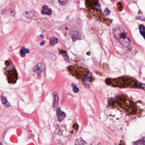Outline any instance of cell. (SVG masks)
Returning a JSON list of instances; mask_svg holds the SVG:
<instances>
[{
	"instance_id": "cell-17",
	"label": "cell",
	"mask_w": 145,
	"mask_h": 145,
	"mask_svg": "<svg viewBox=\"0 0 145 145\" xmlns=\"http://www.w3.org/2000/svg\"><path fill=\"white\" fill-rule=\"evenodd\" d=\"M117 6L118 8V11H121L123 9V5L122 3L120 2L118 3L117 4Z\"/></svg>"
},
{
	"instance_id": "cell-19",
	"label": "cell",
	"mask_w": 145,
	"mask_h": 145,
	"mask_svg": "<svg viewBox=\"0 0 145 145\" xmlns=\"http://www.w3.org/2000/svg\"><path fill=\"white\" fill-rule=\"evenodd\" d=\"M73 89H74L73 90H74V92H78V91H79V90H78V88H76V87H74Z\"/></svg>"
},
{
	"instance_id": "cell-20",
	"label": "cell",
	"mask_w": 145,
	"mask_h": 145,
	"mask_svg": "<svg viewBox=\"0 0 145 145\" xmlns=\"http://www.w3.org/2000/svg\"><path fill=\"white\" fill-rule=\"evenodd\" d=\"M44 43H45L44 41H43V42H41V44H40V45H41V46H43V45L44 44Z\"/></svg>"
},
{
	"instance_id": "cell-2",
	"label": "cell",
	"mask_w": 145,
	"mask_h": 145,
	"mask_svg": "<svg viewBox=\"0 0 145 145\" xmlns=\"http://www.w3.org/2000/svg\"><path fill=\"white\" fill-rule=\"evenodd\" d=\"M105 82L107 85L119 88H143L142 84L135 79L129 76H123L115 79L108 78L105 79Z\"/></svg>"
},
{
	"instance_id": "cell-9",
	"label": "cell",
	"mask_w": 145,
	"mask_h": 145,
	"mask_svg": "<svg viewBox=\"0 0 145 145\" xmlns=\"http://www.w3.org/2000/svg\"><path fill=\"white\" fill-rule=\"evenodd\" d=\"M58 101H59V98L58 97V95L56 92H54V102L53 104V107L54 109L57 110L58 108Z\"/></svg>"
},
{
	"instance_id": "cell-22",
	"label": "cell",
	"mask_w": 145,
	"mask_h": 145,
	"mask_svg": "<svg viewBox=\"0 0 145 145\" xmlns=\"http://www.w3.org/2000/svg\"><path fill=\"white\" fill-rule=\"evenodd\" d=\"M123 145V144H122V143H120V145Z\"/></svg>"
},
{
	"instance_id": "cell-10",
	"label": "cell",
	"mask_w": 145,
	"mask_h": 145,
	"mask_svg": "<svg viewBox=\"0 0 145 145\" xmlns=\"http://www.w3.org/2000/svg\"><path fill=\"white\" fill-rule=\"evenodd\" d=\"M52 10L49 8L46 5H44L42 7V10L41 11V13L43 14H47L48 15H50L52 14Z\"/></svg>"
},
{
	"instance_id": "cell-16",
	"label": "cell",
	"mask_w": 145,
	"mask_h": 145,
	"mask_svg": "<svg viewBox=\"0 0 145 145\" xmlns=\"http://www.w3.org/2000/svg\"><path fill=\"white\" fill-rule=\"evenodd\" d=\"M59 3L63 6H65L68 3V0H58Z\"/></svg>"
},
{
	"instance_id": "cell-18",
	"label": "cell",
	"mask_w": 145,
	"mask_h": 145,
	"mask_svg": "<svg viewBox=\"0 0 145 145\" xmlns=\"http://www.w3.org/2000/svg\"><path fill=\"white\" fill-rule=\"evenodd\" d=\"M104 13L106 15H109V13H110V11L108 8H105V10H104Z\"/></svg>"
},
{
	"instance_id": "cell-11",
	"label": "cell",
	"mask_w": 145,
	"mask_h": 145,
	"mask_svg": "<svg viewBox=\"0 0 145 145\" xmlns=\"http://www.w3.org/2000/svg\"><path fill=\"white\" fill-rule=\"evenodd\" d=\"M29 53V50L27 48H26L25 47H23L21 48L20 50V54L22 57H24L25 56L26 54Z\"/></svg>"
},
{
	"instance_id": "cell-6",
	"label": "cell",
	"mask_w": 145,
	"mask_h": 145,
	"mask_svg": "<svg viewBox=\"0 0 145 145\" xmlns=\"http://www.w3.org/2000/svg\"><path fill=\"white\" fill-rule=\"evenodd\" d=\"M85 3L86 8L88 10H101V5L99 0H86Z\"/></svg>"
},
{
	"instance_id": "cell-21",
	"label": "cell",
	"mask_w": 145,
	"mask_h": 145,
	"mask_svg": "<svg viewBox=\"0 0 145 145\" xmlns=\"http://www.w3.org/2000/svg\"><path fill=\"white\" fill-rule=\"evenodd\" d=\"M0 145H3L2 143H0Z\"/></svg>"
},
{
	"instance_id": "cell-12",
	"label": "cell",
	"mask_w": 145,
	"mask_h": 145,
	"mask_svg": "<svg viewBox=\"0 0 145 145\" xmlns=\"http://www.w3.org/2000/svg\"><path fill=\"white\" fill-rule=\"evenodd\" d=\"M134 145H145V138H143V139L134 143Z\"/></svg>"
},
{
	"instance_id": "cell-15",
	"label": "cell",
	"mask_w": 145,
	"mask_h": 145,
	"mask_svg": "<svg viewBox=\"0 0 145 145\" xmlns=\"http://www.w3.org/2000/svg\"><path fill=\"white\" fill-rule=\"evenodd\" d=\"M58 40L55 37H52L50 39V44L51 45L55 44L56 43H58Z\"/></svg>"
},
{
	"instance_id": "cell-5",
	"label": "cell",
	"mask_w": 145,
	"mask_h": 145,
	"mask_svg": "<svg viewBox=\"0 0 145 145\" xmlns=\"http://www.w3.org/2000/svg\"><path fill=\"white\" fill-rule=\"evenodd\" d=\"M5 63L7 64L4 69V72L8 82L10 84H14L16 82L18 79V73L12 64L9 62L8 61L6 62Z\"/></svg>"
},
{
	"instance_id": "cell-8",
	"label": "cell",
	"mask_w": 145,
	"mask_h": 145,
	"mask_svg": "<svg viewBox=\"0 0 145 145\" xmlns=\"http://www.w3.org/2000/svg\"><path fill=\"white\" fill-rule=\"evenodd\" d=\"M56 110L58 120L60 122H61L66 117V114L64 112L62 111L59 108H58Z\"/></svg>"
},
{
	"instance_id": "cell-3",
	"label": "cell",
	"mask_w": 145,
	"mask_h": 145,
	"mask_svg": "<svg viewBox=\"0 0 145 145\" xmlns=\"http://www.w3.org/2000/svg\"><path fill=\"white\" fill-rule=\"evenodd\" d=\"M66 70L70 74L87 87L90 86L94 80L91 73L85 67L74 65L68 66Z\"/></svg>"
},
{
	"instance_id": "cell-13",
	"label": "cell",
	"mask_w": 145,
	"mask_h": 145,
	"mask_svg": "<svg viewBox=\"0 0 145 145\" xmlns=\"http://www.w3.org/2000/svg\"><path fill=\"white\" fill-rule=\"evenodd\" d=\"M139 30L140 31V34L144 37L145 35V27L143 25H141L139 26Z\"/></svg>"
},
{
	"instance_id": "cell-1",
	"label": "cell",
	"mask_w": 145,
	"mask_h": 145,
	"mask_svg": "<svg viewBox=\"0 0 145 145\" xmlns=\"http://www.w3.org/2000/svg\"><path fill=\"white\" fill-rule=\"evenodd\" d=\"M109 105L112 108H118L130 115H135L138 110L136 104L124 94L118 96L109 102Z\"/></svg>"
},
{
	"instance_id": "cell-14",
	"label": "cell",
	"mask_w": 145,
	"mask_h": 145,
	"mask_svg": "<svg viewBox=\"0 0 145 145\" xmlns=\"http://www.w3.org/2000/svg\"><path fill=\"white\" fill-rule=\"evenodd\" d=\"M2 99L3 103L4 105L6 106H10V103L8 101L6 98L5 97L3 96Z\"/></svg>"
},
{
	"instance_id": "cell-4",
	"label": "cell",
	"mask_w": 145,
	"mask_h": 145,
	"mask_svg": "<svg viewBox=\"0 0 145 145\" xmlns=\"http://www.w3.org/2000/svg\"><path fill=\"white\" fill-rule=\"evenodd\" d=\"M114 35L123 47L127 48L129 46L131 41L125 30L122 27L115 28L114 30Z\"/></svg>"
},
{
	"instance_id": "cell-7",
	"label": "cell",
	"mask_w": 145,
	"mask_h": 145,
	"mask_svg": "<svg viewBox=\"0 0 145 145\" xmlns=\"http://www.w3.org/2000/svg\"><path fill=\"white\" fill-rule=\"evenodd\" d=\"M44 69V65L42 62H40L35 66V67L33 71L35 73L39 75L42 72H43Z\"/></svg>"
}]
</instances>
